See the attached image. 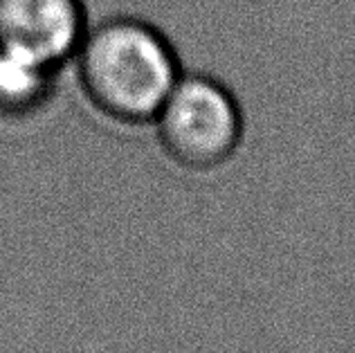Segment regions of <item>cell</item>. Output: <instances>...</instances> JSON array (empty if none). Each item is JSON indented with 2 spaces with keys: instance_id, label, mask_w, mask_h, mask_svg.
I'll use <instances>...</instances> for the list:
<instances>
[{
  "instance_id": "obj_1",
  "label": "cell",
  "mask_w": 355,
  "mask_h": 353,
  "mask_svg": "<svg viewBox=\"0 0 355 353\" xmlns=\"http://www.w3.org/2000/svg\"><path fill=\"white\" fill-rule=\"evenodd\" d=\"M72 66L88 104L119 126L151 124L182 74L169 36L128 14L90 23Z\"/></svg>"
},
{
  "instance_id": "obj_2",
  "label": "cell",
  "mask_w": 355,
  "mask_h": 353,
  "mask_svg": "<svg viewBox=\"0 0 355 353\" xmlns=\"http://www.w3.org/2000/svg\"><path fill=\"white\" fill-rule=\"evenodd\" d=\"M151 126L173 164L202 173L220 169L236 155L245 117L236 95L218 77L182 70Z\"/></svg>"
},
{
  "instance_id": "obj_3",
  "label": "cell",
  "mask_w": 355,
  "mask_h": 353,
  "mask_svg": "<svg viewBox=\"0 0 355 353\" xmlns=\"http://www.w3.org/2000/svg\"><path fill=\"white\" fill-rule=\"evenodd\" d=\"M88 27L83 0H0V45L59 72L72 63Z\"/></svg>"
},
{
  "instance_id": "obj_4",
  "label": "cell",
  "mask_w": 355,
  "mask_h": 353,
  "mask_svg": "<svg viewBox=\"0 0 355 353\" xmlns=\"http://www.w3.org/2000/svg\"><path fill=\"white\" fill-rule=\"evenodd\" d=\"M59 70L0 45V122L21 124L43 113L57 95Z\"/></svg>"
}]
</instances>
